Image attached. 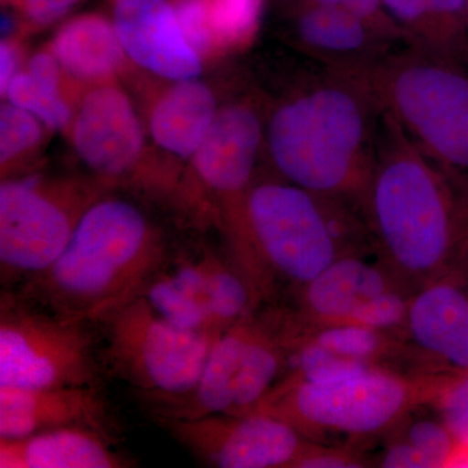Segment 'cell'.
<instances>
[{"mask_svg": "<svg viewBox=\"0 0 468 468\" xmlns=\"http://www.w3.org/2000/svg\"><path fill=\"white\" fill-rule=\"evenodd\" d=\"M354 0H313L311 5H324V7H338L347 9Z\"/></svg>", "mask_w": 468, "mask_h": 468, "instance_id": "obj_34", "label": "cell"}, {"mask_svg": "<svg viewBox=\"0 0 468 468\" xmlns=\"http://www.w3.org/2000/svg\"><path fill=\"white\" fill-rule=\"evenodd\" d=\"M141 295L149 301L151 307L162 318L168 320L178 328L217 332L212 329L205 307L187 295L183 289L178 288L169 273L165 275L162 271L144 286Z\"/></svg>", "mask_w": 468, "mask_h": 468, "instance_id": "obj_25", "label": "cell"}, {"mask_svg": "<svg viewBox=\"0 0 468 468\" xmlns=\"http://www.w3.org/2000/svg\"><path fill=\"white\" fill-rule=\"evenodd\" d=\"M431 405L455 441L468 445V372L449 380Z\"/></svg>", "mask_w": 468, "mask_h": 468, "instance_id": "obj_28", "label": "cell"}, {"mask_svg": "<svg viewBox=\"0 0 468 468\" xmlns=\"http://www.w3.org/2000/svg\"><path fill=\"white\" fill-rule=\"evenodd\" d=\"M360 451L310 441L292 468H359L367 466Z\"/></svg>", "mask_w": 468, "mask_h": 468, "instance_id": "obj_29", "label": "cell"}, {"mask_svg": "<svg viewBox=\"0 0 468 468\" xmlns=\"http://www.w3.org/2000/svg\"><path fill=\"white\" fill-rule=\"evenodd\" d=\"M288 365L282 314L255 310L218 335L190 392L149 402L155 418L248 414L275 390Z\"/></svg>", "mask_w": 468, "mask_h": 468, "instance_id": "obj_7", "label": "cell"}, {"mask_svg": "<svg viewBox=\"0 0 468 468\" xmlns=\"http://www.w3.org/2000/svg\"><path fill=\"white\" fill-rule=\"evenodd\" d=\"M384 116L427 158L468 186V72L417 48L358 70Z\"/></svg>", "mask_w": 468, "mask_h": 468, "instance_id": "obj_6", "label": "cell"}, {"mask_svg": "<svg viewBox=\"0 0 468 468\" xmlns=\"http://www.w3.org/2000/svg\"><path fill=\"white\" fill-rule=\"evenodd\" d=\"M403 371L452 378L468 372V282L457 271L419 289L399 338Z\"/></svg>", "mask_w": 468, "mask_h": 468, "instance_id": "obj_14", "label": "cell"}, {"mask_svg": "<svg viewBox=\"0 0 468 468\" xmlns=\"http://www.w3.org/2000/svg\"><path fill=\"white\" fill-rule=\"evenodd\" d=\"M61 72L64 70L50 51L38 52L30 58L27 69L12 79L5 95L48 128L63 131L72 120V110L61 92Z\"/></svg>", "mask_w": 468, "mask_h": 468, "instance_id": "obj_24", "label": "cell"}, {"mask_svg": "<svg viewBox=\"0 0 468 468\" xmlns=\"http://www.w3.org/2000/svg\"><path fill=\"white\" fill-rule=\"evenodd\" d=\"M186 41L199 57L242 48L260 27L263 0H171Z\"/></svg>", "mask_w": 468, "mask_h": 468, "instance_id": "obj_21", "label": "cell"}, {"mask_svg": "<svg viewBox=\"0 0 468 468\" xmlns=\"http://www.w3.org/2000/svg\"><path fill=\"white\" fill-rule=\"evenodd\" d=\"M431 403L410 412L399 426L381 437L384 446L378 466L389 468L448 467L455 441L451 431ZM380 439V440H381Z\"/></svg>", "mask_w": 468, "mask_h": 468, "instance_id": "obj_23", "label": "cell"}, {"mask_svg": "<svg viewBox=\"0 0 468 468\" xmlns=\"http://www.w3.org/2000/svg\"><path fill=\"white\" fill-rule=\"evenodd\" d=\"M452 271H457V272L461 273V275L468 282V233L466 241H464L463 249H462L461 251L460 260H458L457 266H455Z\"/></svg>", "mask_w": 468, "mask_h": 468, "instance_id": "obj_33", "label": "cell"}, {"mask_svg": "<svg viewBox=\"0 0 468 468\" xmlns=\"http://www.w3.org/2000/svg\"><path fill=\"white\" fill-rule=\"evenodd\" d=\"M79 158L101 180L131 175L144 154V132L122 89L100 84L82 98L72 124Z\"/></svg>", "mask_w": 468, "mask_h": 468, "instance_id": "obj_15", "label": "cell"}, {"mask_svg": "<svg viewBox=\"0 0 468 468\" xmlns=\"http://www.w3.org/2000/svg\"><path fill=\"white\" fill-rule=\"evenodd\" d=\"M301 45L335 69L356 70L377 63L387 37L347 9L311 5L298 18Z\"/></svg>", "mask_w": 468, "mask_h": 468, "instance_id": "obj_19", "label": "cell"}, {"mask_svg": "<svg viewBox=\"0 0 468 468\" xmlns=\"http://www.w3.org/2000/svg\"><path fill=\"white\" fill-rule=\"evenodd\" d=\"M113 24L126 57L154 75L183 81L201 73L202 58L168 0H115Z\"/></svg>", "mask_w": 468, "mask_h": 468, "instance_id": "obj_16", "label": "cell"}, {"mask_svg": "<svg viewBox=\"0 0 468 468\" xmlns=\"http://www.w3.org/2000/svg\"><path fill=\"white\" fill-rule=\"evenodd\" d=\"M448 467H468V445H455Z\"/></svg>", "mask_w": 468, "mask_h": 468, "instance_id": "obj_32", "label": "cell"}, {"mask_svg": "<svg viewBox=\"0 0 468 468\" xmlns=\"http://www.w3.org/2000/svg\"><path fill=\"white\" fill-rule=\"evenodd\" d=\"M245 218L270 292L282 282L294 295L344 255L372 248L356 209L284 178L254 181Z\"/></svg>", "mask_w": 468, "mask_h": 468, "instance_id": "obj_5", "label": "cell"}, {"mask_svg": "<svg viewBox=\"0 0 468 468\" xmlns=\"http://www.w3.org/2000/svg\"><path fill=\"white\" fill-rule=\"evenodd\" d=\"M449 380L368 366L323 380L277 385L254 411L282 419L310 441L356 449L435 401Z\"/></svg>", "mask_w": 468, "mask_h": 468, "instance_id": "obj_4", "label": "cell"}, {"mask_svg": "<svg viewBox=\"0 0 468 468\" xmlns=\"http://www.w3.org/2000/svg\"><path fill=\"white\" fill-rule=\"evenodd\" d=\"M359 214L378 260L414 294L457 266L468 233V186L381 113Z\"/></svg>", "mask_w": 468, "mask_h": 468, "instance_id": "obj_1", "label": "cell"}, {"mask_svg": "<svg viewBox=\"0 0 468 468\" xmlns=\"http://www.w3.org/2000/svg\"><path fill=\"white\" fill-rule=\"evenodd\" d=\"M167 260L165 237L143 209L101 198L80 220L50 267L23 282L20 294L58 318L95 323L143 292Z\"/></svg>", "mask_w": 468, "mask_h": 468, "instance_id": "obj_3", "label": "cell"}, {"mask_svg": "<svg viewBox=\"0 0 468 468\" xmlns=\"http://www.w3.org/2000/svg\"><path fill=\"white\" fill-rule=\"evenodd\" d=\"M95 325L103 338L104 367L146 401L190 392L221 334L178 328L141 294L101 316Z\"/></svg>", "mask_w": 468, "mask_h": 468, "instance_id": "obj_8", "label": "cell"}, {"mask_svg": "<svg viewBox=\"0 0 468 468\" xmlns=\"http://www.w3.org/2000/svg\"><path fill=\"white\" fill-rule=\"evenodd\" d=\"M100 185L29 177L0 186L2 279H29L50 267L67 248L80 220L103 198Z\"/></svg>", "mask_w": 468, "mask_h": 468, "instance_id": "obj_10", "label": "cell"}, {"mask_svg": "<svg viewBox=\"0 0 468 468\" xmlns=\"http://www.w3.org/2000/svg\"><path fill=\"white\" fill-rule=\"evenodd\" d=\"M92 323L66 320L20 292L0 298V385L101 387L104 363Z\"/></svg>", "mask_w": 468, "mask_h": 468, "instance_id": "obj_9", "label": "cell"}, {"mask_svg": "<svg viewBox=\"0 0 468 468\" xmlns=\"http://www.w3.org/2000/svg\"><path fill=\"white\" fill-rule=\"evenodd\" d=\"M380 117L359 72L329 68L271 113L264 135L271 162L289 183L359 212Z\"/></svg>", "mask_w": 468, "mask_h": 468, "instance_id": "obj_2", "label": "cell"}, {"mask_svg": "<svg viewBox=\"0 0 468 468\" xmlns=\"http://www.w3.org/2000/svg\"><path fill=\"white\" fill-rule=\"evenodd\" d=\"M466 54H467V58H468V43H467V46H466Z\"/></svg>", "mask_w": 468, "mask_h": 468, "instance_id": "obj_35", "label": "cell"}, {"mask_svg": "<svg viewBox=\"0 0 468 468\" xmlns=\"http://www.w3.org/2000/svg\"><path fill=\"white\" fill-rule=\"evenodd\" d=\"M218 111L217 98L207 85L196 79L175 81L151 109L153 140L178 158H193Z\"/></svg>", "mask_w": 468, "mask_h": 468, "instance_id": "obj_22", "label": "cell"}, {"mask_svg": "<svg viewBox=\"0 0 468 468\" xmlns=\"http://www.w3.org/2000/svg\"><path fill=\"white\" fill-rule=\"evenodd\" d=\"M264 135L257 111L246 103L230 104L218 111L192 158L194 171L218 201L230 260L242 270L254 261L245 206Z\"/></svg>", "mask_w": 468, "mask_h": 468, "instance_id": "obj_12", "label": "cell"}, {"mask_svg": "<svg viewBox=\"0 0 468 468\" xmlns=\"http://www.w3.org/2000/svg\"><path fill=\"white\" fill-rule=\"evenodd\" d=\"M112 437L68 427L18 439H0L2 468H124L131 467L113 448Z\"/></svg>", "mask_w": 468, "mask_h": 468, "instance_id": "obj_18", "label": "cell"}, {"mask_svg": "<svg viewBox=\"0 0 468 468\" xmlns=\"http://www.w3.org/2000/svg\"><path fill=\"white\" fill-rule=\"evenodd\" d=\"M33 27H48L69 14L82 0H11Z\"/></svg>", "mask_w": 468, "mask_h": 468, "instance_id": "obj_30", "label": "cell"}, {"mask_svg": "<svg viewBox=\"0 0 468 468\" xmlns=\"http://www.w3.org/2000/svg\"><path fill=\"white\" fill-rule=\"evenodd\" d=\"M387 14L414 36L424 37L421 46L430 51L452 57L451 45L443 29L439 0H381Z\"/></svg>", "mask_w": 468, "mask_h": 468, "instance_id": "obj_27", "label": "cell"}, {"mask_svg": "<svg viewBox=\"0 0 468 468\" xmlns=\"http://www.w3.org/2000/svg\"><path fill=\"white\" fill-rule=\"evenodd\" d=\"M50 52L64 73L89 84L110 82L126 57L115 24L98 14L80 15L58 27Z\"/></svg>", "mask_w": 468, "mask_h": 468, "instance_id": "obj_20", "label": "cell"}, {"mask_svg": "<svg viewBox=\"0 0 468 468\" xmlns=\"http://www.w3.org/2000/svg\"><path fill=\"white\" fill-rule=\"evenodd\" d=\"M68 427L89 428L112 437L113 421L101 387L0 385V439Z\"/></svg>", "mask_w": 468, "mask_h": 468, "instance_id": "obj_17", "label": "cell"}, {"mask_svg": "<svg viewBox=\"0 0 468 468\" xmlns=\"http://www.w3.org/2000/svg\"><path fill=\"white\" fill-rule=\"evenodd\" d=\"M20 50L16 41L5 39L0 46V90L5 95L9 82L17 75L18 64H20Z\"/></svg>", "mask_w": 468, "mask_h": 468, "instance_id": "obj_31", "label": "cell"}, {"mask_svg": "<svg viewBox=\"0 0 468 468\" xmlns=\"http://www.w3.org/2000/svg\"><path fill=\"white\" fill-rule=\"evenodd\" d=\"M406 291L374 249H362L344 255L295 292V309L289 314L302 324H356L389 332L405 319Z\"/></svg>", "mask_w": 468, "mask_h": 468, "instance_id": "obj_11", "label": "cell"}, {"mask_svg": "<svg viewBox=\"0 0 468 468\" xmlns=\"http://www.w3.org/2000/svg\"><path fill=\"white\" fill-rule=\"evenodd\" d=\"M43 122L29 111L11 101L0 109V165L2 175H8L17 163L29 156L43 138Z\"/></svg>", "mask_w": 468, "mask_h": 468, "instance_id": "obj_26", "label": "cell"}, {"mask_svg": "<svg viewBox=\"0 0 468 468\" xmlns=\"http://www.w3.org/2000/svg\"><path fill=\"white\" fill-rule=\"evenodd\" d=\"M156 420L211 467L292 468L310 442L291 424L261 411Z\"/></svg>", "mask_w": 468, "mask_h": 468, "instance_id": "obj_13", "label": "cell"}]
</instances>
